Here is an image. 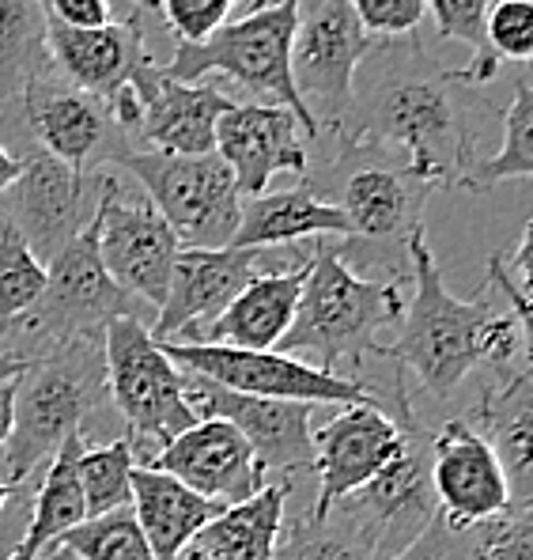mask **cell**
Listing matches in <instances>:
<instances>
[{
    "label": "cell",
    "mask_w": 533,
    "mask_h": 560,
    "mask_svg": "<svg viewBox=\"0 0 533 560\" xmlns=\"http://www.w3.org/2000/svg\"><path fill=\"white\" fill-rule=\"evenodd\" d=\"M348 4L371 38L416 35L424 20V0H348Z\"/></svg>",
    "instance_id": "obj_40"
},
{
    "label": "cell",
    "mask_w": 533,
    "mask_h": 560,
    "mask_svg": "<svg viewBox=\"0 0 533 560\" xmlns=\"http://www.w3.org/2000/svg\"><path fill=\"white\" fill-rule=\"evenodd\" d=\"M431 492L439 515L454 526L488 523L514 508L496 451L462 417L431 432Z\"/></svg>",
    "instance_id": "obj_21"
},
{
    "label": "cell",
    "mask_w": 533,
    "mask_h": 560,
    "mask_svg": "<svg viewBox=\"0 0 533 560\" xmlns=\"http://www.w3.org/2000/svg\"><path fill=\"white\" fill-rule=\"evenodd\" d=\"M375 38L348 0H299L292 35V84L318 137L337 133L352 103V77Z\"/></svg>",
    "instance_id": "obj_12"
},
{
    "label": "cell",
    "mask_w": 533,
    "mask_h": 560,
    "mask_svg": "<svg viewBox=\"0 0 533 560\" xmlns=\"http://www.w3.org/2000/svg\"><path fill=\"white\" fill-rule=\"evenodd\" d=\"M216 155L232 167L235 186L246 197L265 194L273 175L303 178L310 171V137L284 106L232 103L216 121Z\"/></svg>",
    "instance_id": "obj_20"
},
{
    "label": "cell",
    "mask_w": 533,
    "mask_h": 560,
    "mask_svg": "<svg viewBox=\"0 0 533 560\" xmlns=\"http://www.w3.org/2000/svg\"><path fill=\"white\" fill-rule=\"evenodd\" d=\"M133 4L137 8H152V12H155V4H159V0H133Z\"/></svg>",
    "instance_id": "obj_48"
},
{
    "label": "cell",
    "mask_w": 533,
    "mask_h": 560,
    "mask_svg": "<svg viewBox=\"0 0 533 560\" xmlns=\"http://www.w3.org/2000/svg\"><path fill=\"white\" fill-rule=\"evenodd\" d=\"M337 508L356 518L359 530L371 538L379 560L398 557L439 512L436 492H431V432L421 428L408 440V451L387 474L352 492Z\"/></svg>",
    "instance_id": "obj_19"
},
{
    "label": "cell",
    "mask_w": 533,
    "mask_h": 560,
    "mask_svg": "<svg viewBox=\"0 0 533 560\" xmlns=\"http://www.w3.org/2000/svg\"><path fill=\"white\" fill-rule=\"evenodd\" d=\"M322 235L348 238V220H344L341 209L310 194V186L295 183L288 189H276V194L246 197L232 246H239V250H281L288 243Z\"/></svg>",
    "instance_id": "obj_27"
},
{
    "label": "cell",
    "mask_w": 533,
    "mask_h": 560,
    "mask_svg": "<svg viewBox=\"0 0 533 560\" xmlns=\"http://www.w3.org/2000/svg\"><path fill=\"white\" fill-rule=\"evenodd\" d=\"M163 352L186 375L209 378V383L246 394V398L307 401V406H371V401H379L359 378L318 372V368L299 364V360L284 357V352H250L227 349V345L182 341H167Z\"/></svg>",
    "instance_id": "obj_13"
},
{
    "label": "cell",
    "mask_w": 533,
    "mask_h": 560,
    "mask_svg": "<svg viewBox=\"0 0 533 560\" xmlns=\"http://www.w3.org/2000/svg\"><path fill=\"white\" fill-rule=\"evenodd\" d=\"M137 103H141V126L137 140L147 152L167 155H204L216 152V121L235 103L216 84H178L167 80L155 61H147L133 80Z\"/></svg>",
    "instance_id": "obj_23"
},
{
    "label": "cell",
    "mask_w": 533,
    "mask_h": 560,
    "mask_svg": "<svg viewBox=\"0 0 533 560\" xmlns=\"http://www.w3.org/2000/svg\"><path fill=\"white\" fill-rule=\"evenodd\" d=\"M106 175L110 171L80 175L35 148L23 155L20 178L0 194V220L49 266L95 220Z\"/></svg>",
    "instance_id": "obj_14"
},
{
    "label": "cell",
    "mask_w": 533,
    "mask_h": 560,
    "mask_svg": "<svg viewBox=\"0 0 533 560\" xmlns=\"http://www.w3.org/2000/svg\"><path fill=\"white\" fill-rule=\"evenodd\" d=\"M186 375V372H182ZM190 401L197 417H220L250 443L261 474H276V481L292 477L295 469H310L315 443H310V413L307 401H273V398H246V394L224 390L209 378L186 375Z\"/></svg>",
    "instance_id": "obj_18"
},
{
    "label": "cell",
    "mask_w": 533,
    "mask_h": 560,
    "mask_svg": "<svg viewBox=\"0 0 533 560\" xmlns=\"http://www.w3.org/2000/svg\"><path fill=\"white\" fill-rule=\"evenodd\" d=\"M15 492H20V485H8V481H0V512H4V508H8V500H12Z\"/></svg>",
    "instance_id": "obj_45"
},
{
    "label": "cell",
    "mask_w": 533,
    "mask_h": 560,
    "mask_svg": "<svg viewBox=\"0 0 533 560\" xmlns=\"http://www.w3.org/2000/svg\"><path fill=\"white\" fill-rule=\"evenodd\" d=\"M273 4H281V0H250L246 12H261V8H273Z\"/></svg>",
    "instance_id": "obj_47"
},
{
    "label": "cell",
    "mask_w": 533,
    "mask_h": 560,
    "mask_svg": "<svg viewBox=\"0 0 533 560\" xmlns=\"http://www.w3.org/2000/svg\"><path fill=\"white\" fill-rule=\"evenodd\" d=\"M473 88L436 61L416 35L375 38L352 77L337 140H375L401 152L431 186H458L473 160Z\"/></svg>",
    "instance_id": "obj_1"
},
{
    "label": "cell",
    "mask_w": 533,
    "mask_h": 560,
    "mask_svg": "<svg viewBox=\"0 0 533 560\" xmlns=\"http://www.w3.org/2000/svg\"><path fill=\"white\" fill-rule=\"evenodd\" d=\"M137 178L152 209L167 220L182 250H224L239 228L242 194L216 152L167 155L133 148L118 163Z\"/></svg>",
    "instance_id": "obj_10"
},
{
    "label": "cell",
    "mask_w": 533,
    "mask_h": 560,
    "mask_svg": "<svg viewBox=\"0 0 533 560\" xmlns=\"http://www.w3.org/2000/svg\"><path fill=\"white\" fill-rule=\"evenodd\" d=\"M491 0H424V12H431L436 20V35L442 43H458L473 49V61L465 69H458V80L465 88H477L496 80L499 61L488 54L485 46V15Z\"/></svg>",
    "instance_id": "obj_34"
},
{
    "label": "cell",
    "mask_w": 533,
    "mask_h": 560,
    "mask_svg": "<svg viewBox=\"0 0 533 560\" xmlns=\"http://www.w3.org/2000/svg\"><path fill=\"white\" fill-rule=\"evenodd\" d=\"M405 280H367L337 254V246H310L299 307L284 334V357L318 372L341 375V364H359L367 352H382L379 334L405 311Z\"/></svg>",
    "instance_id": "obj_4"
},
{
    "label": "cell",
    "mask_w": 533,
    "mask_h": 560,
    "mask_svg": "<svg viewBox=\"0 0 533 560\" xmlns=\"http://www.w3.org/2000/svg\"><path fill=\"white\" fill-rule=\"evenodd\" d=\"M84 435H69L61 443V451L49 458L43 481H38L35 497H31L27 526H23V538L15 546L12 560H38L64 530H72V526H80L87 518L84 497H80L76 485V458L84 451Z\"/></svg>",
    "instance_id": "obj_29"
},
{
    "label": "cell",
    "mask_w": 533,
    "mask_h": 560,
    "mask_svg": "<svg viewBox=\"0 0 533 560\" xmlns=\"http://www.w3.org/2000/svg\"><path fill=\"white\" fill-rule=\"evenodd\" d=\"M141 300L114 284L98 258L95 220L46 266V288L23 315L0 323V360L27 368L31 360L72 341H103L118 318H141Z\"/></svg>",
    "instance_id": "obj_6"
},
{
    "label": "cell",
    "mask_w": 533,
    "mask_h": 560,
    "mask_svg": "<svg viewBox=\"0 0 533 560\" xmlns=\"http://www.w3.org/2000/svg\"><path fill=\"white\" fill-rule=\"evenodd\" d=\"M110 406L106 394L103 341H72L23 368L15 394L12 435L0 451L8 485H23L35 469L61 451L69 435H84L87 424Z\"/></svg>",
    "instance_id": "obj_5"
},
{
    "label": "cell",
    "mask_w": 533,
    "mask_h": 560,
    "mask_svg": "<svg viewBox=\"0 0 533 560\" xmlns=\"http://www.w3.org/2000/svg\"><path fill=\"white\" fill-rule=\"evenodd\" d=\"M504 121V148L496 155H473L470 167L462 171L458 186L462 189H491L499 183H511V178H530L533 171V92L530 77L514 80L511 103L499 110Z\"/></svg>",
    "instance_id": "obj_31"
},
{
    "label": "cell",
    "mask_w": 533,
    "mask_h": 560,
    "mask_svg": "<svg viewBox=\"0 0 533 560\" xmlns=\"http://www.w3.org/2000/svg\"><path fill=\"white\" fill-rule=\"evenodd\" d=\"M276 250H239V246H224V250H182L170 269L167 295L159 303L155 326L147 329L155 345L182 341L193 345L201 329L216 323L224 307L250 284L253 277L273 273Z\"/></svg>",
    "instance_id": "obj_17"
},
{
    "label": "cell",
    "mask_w": 533,
    "mask_h": 560,
    "mask_svg": "<svg viewBox=\"0 0 533 560\" xmlns=\"http://www.w3.org/2000/svg\"><path fill=\"white\" fill-rule=\"evenodd\" d=\"M95 232L98 258H103L106 273L114 277V284L159 311L170 284V269L182 254L167 220L152 209L144 194H129L118 178L106 175L95 212Z\"/></svg>",
    "instance_id": "obj_16"
},
{
    "label": "cell",
    "mask_w": 533,
    "mask_h": 560,
    "mask_svg": "<svg viewBox=\"0 0 533 560\" xmlns=\"http://www.w3.org/2000/svg\"><path fill=\"white\" fill-rule=\"evenodd\" d=\"M46 49H49V69H54L64 84L103 98V103L110 106L121 133L129 140H137L141 103H137L133 80H137V72L152 61L144 31H141V15L133 12L121 23L110 20L106 27H84V31L49 23Z\"/></svg>",
    "instance_id": "obj_15"
},
{
    "label": "cell",
    "mask_w": 533,
    "mask_h": 560,
    "mask_svg": "<svg viewBox=\"0 0 533 560\" xmlns=\"http://www.w3.org/2000/svg\"><path fill=\"white\" fill-rule=\"evenodd\" d=\"M393 390H398V420L382 409V401H371V406H344L318 432H310V443H315L310 469L318 474V497L307 512L310 518H325L341 500L387 474L408 451V440L421 432V420L413 413L401 372Z\"/></svg>",
    "instance_id": "obj_11"
},
{
    "label": "cell",
    "mask_w": 533,
    "mask_h": 560,
    "mask_svg": "<svg viewBox=\"0 0 533 560\" xmlns=\"http://www.w3.org/2000/svg\"><path fill=\"white\" fill-rule=\"evenodd\" d=\"M20 171H23V160H20V155H12L4 144H0V194H4V189L12 186L15 178H20Z\"/></svg>",
    "instance_id": "obj_44"
},
{
    "label": "cell",
    "mask_w": 533,
    "mask_h": 560,
    "mask_svg": "<svg viewBox=\"0 0 533 560\" xmlns=\"http://www.w3.org/2000/svg\"><path fill=\"white\" fill-rule=\"evenodd\" d=\"M485 46L496 61L526 65L533 54V0H491L485 15Z\"/></svg>",
    "instance_id": "obj_38"
},
{
    "label": "cell",
    "mask_w": 533,
    "mask_h": 560,
    "mask_svg": "<svg viewBox=\"0 0 533 560\" xmlns=\"http://www.w3.org/2000/svg\"><path fill=\"white\" fill-rule=\"evenodd\" d=\"M27 512H31V477L20 485V492L8 500L4 512H0V560H12L15 546H20V538H23V526H27Z\"/></svg>",
    "instance_id": "obj_42"
},
{
    "label": "cell",
    "mask_w": 533,
    "mask_h": 560,
    "mask_svg": "<svg viewBox=\"0 0 533 560\" xmlns=\"http://www.w3.org/2000/svg\"><path fill=\"white\" fill-rule=\"evenodd\" d=\"M299 0H281L261 12H246L242 20H232L220 27L209 43H178L170 65H159L163 77L178 84H201L209 77L232 80L242 88L253 103L284 106L299 118L303 133L318 140V129L310 114L303 110L292 84V35Z\"/></svg>",
    "instance_id": "obj_7"
},
{
    "label": "cell",
    "mask_w": 533,
    "mask_h": 560,
    "mask_svg": "<svg viewBox=\"0 0 533 560\" xmlns=\"http://www.w3.org/2000/svg\"><path fill=\"white\" fill-rule=\"evenodd\" d=\"M273 560H379V553L356 518L333 508L325 518L299 515L284 526Z\"/></svg>",
    "instance_id": "obj_33"
},
{
    "label": "cell",
    "mask_w": 533,
    "mask_h": 560,
    "mask_svg": "<svg viewBox=\"0 0 533 560\" xmlns=\"http://www.w3.org/2000/svg\"><path fill=\"white\" fill-rule=\"evenodd\" d=\"M103 364L110 406L126 420L133 451H144V463L201 420L182 368L170 364L141 318H118L103 329Z\"/></svg>",
    "instance_id": "obj_8"
},
{
    "label": "cell",
    "mask_w": 533,
    "mask_h": 560,
    "mask_svg": "<svg viewBox=\"0 0 533 560\" xmlns=\"http://www.w3.org/2000/svg\"><path fill=\"white\" fill-rule=\"evenodd\" d=\"M0 129L8 137V152L27 155L46 152L61 160L64 167L92 175V171H110L133 152V140L118 129L110 106L103 98L64 84L57 72H46L23 92L15 114L0 118Z\"/></svg>",
    "instance_id": "obj_9"
},
{
    "label": "cell",
    "mask_w": 533,
    "mask_h": 560,
    "mask_svg": "<svg viewBox=\"0 0 533 560\" xmlns=\"http://www.w3.org/2000/svg\"><path fill=\"white\" fill-rule=\"evenodd\" d=\"M49 549H64L76 560H155L129 508L98 518H84L80 526L64 530Z\"/></svg>",
    "instance_id": "obj_35"
},
{
    "label": "cell",
    "mask_w": 533,
    "mask_h": 560,
    "mask_svg": "<svg viewBox=\"0 0 533 560\" xmlns=\"http://www.w3.org/2000/svg\"><path fill=\"white\" fill-rule=\"evenodd\" d=\"M137 526H141L147 549L155 560H182L186 546L209 518L224 512L216 500L197 497L182 481L159 474L152 466H133V500H129Z\"/></svg>",
    "instance_id": "obj_28"
},
{
    "label": "cell",
    "mask_w": 533,
    "mask_h": 560,
    "mask_svg": "<svg viewBox=\"0 0 533 560\" xmlns=\"http://www.w3.org/2000/svg\"><path fill=\"white\" fill-rule=\"evenodd\" d=\"M144 466L175 477L197 497L216 500L224 508L242 504L265 485V474H261L250 443L220 417H201L193 428L175 435L159 455L147 458Z\"/></svg>",
    "instance_id": "obj_22"
},
{
    "label": "cell",
    "mask_w": 533,
    "mask_h": 560,
    "mask_svg": "<svg viewBox=\"0 0 533 560\" xmlns=\"http://www.w3.org/2000/svg\"><path fill=\"white\" fill-rule=\"evenodd\" d=\"M20 364H4L0 360V451H4L8 435H12V417H15V394H20Z\"/></svg>",
    "instance_id": "obj_43"
},
{
    "label": "cell",
    "mask_w": 533,
    "mask_h": 560,
    "mask_svg": "<svg viewBox=\"0 0 533 560\" xmlns=\"http://www.w3.org/2000/svg\"><path fill=\"white\" fill-rule=\"evenodd\" d=\"M46 27L38 0H0V118L15 114L23 92L49 72Z\"/></svg>",
    "instance_id": "obj_30"
},
{
    "label": "cell",
    "mask_w": 533,
    "mask_h": 560,
    "mask_svg": "<svg viewBox=\"0 0 533 560\" xmlns=\"http://www.w3.org/2000/svg\"><path fill=\"white\" fill-rule=\"evenodd\" d=\"M307 266H310V246L295 266L253 277L250 284L227 303L224 315L201 329V337H197L193 345H227V349L276 352L284 334L292 329L303 280H307Z\"/></svg>",
    "instance_id": "obj_24"
},
{
    "label": "cell",
    "mask_w": 533,
    "mask_h": 560,
    "mask_svg": "<svg viewBox=\"0 0 533 560\" xmlns=\"http://www.w3.org/2000/svg\"><path fill=\"white\" fill-rule=\"evenodd\" d=\"M43 288H46V266L0 220V323H12L15 315H23L43 295Z\"/></svg>",
    "instance_id": "obj_36"
},
{
    "label": "cell",
    "mask_w": 533,
    "mask_h": 560,
    "mask_svg": "<svg viewBox=\"0 0 533 560\" xmlns=\"http://www.w3.org/2000/svg\"><path fill=\"white\" fill-rule=\"evenodd\" d=\"M239 0H159L155 12L163 15V23L170 27V35L178 43H209L220 27L232 23V12Z\"/></svg>",
    "instance_id": "obj_39"
},
{
    "label": "cell",
    "mask_w": 533,
    "mask_h": 560,
    "mask_svg": "<svg viewBox=\"0 0 533 560\" xmlns=\"http://www.w3.org/2000/svg\"><path fill=\"white\" fill-rule=\"evenodd\" d=\"M473 560H533V512L507 508L488 523L465 526Z\"/></svg>",
    "instance_id": "obj_37"
},
{
    "label": "cell",
    "mask_w": 533,
    "mask_h": 560,
    "mask_svg": "<svg viewBox=\"0 0 533 560\" xmlns=\"http://www.w3.org/2000/svg\"><path fill=\"white\" fill-rule=\"evenodd\" d=\"M408 280L413 300H405L398 318L401 334L393 345H382V357H390L405 378H421L431 398L447 401L477 368H496L504 375L514 357L526 360L522 341H530V334L514 311H491L485 295H450L424 232L408 238Z\"/></svg>",
    "instance_id": "obj_2"
},
{
    "label": "cell",
    "mask_w": 533,
    "mask_h": 560,
    "mask_svg": "<svg viewBox=\"0 0 533 560\" xmlns=\"http://www.w3.org/2000/svg\"><path fill=\"white\" fill-rule=\"evenodd\" d=\"M481 440L496 451L511 485V504L530 508L533 489V378L530 360L499 375L496 386L481 394L470 417H462Z\"/></svg>",
    "instance_id": "obj_25"
},
{
    "label": "cell",
    "mask_w": 533,
    "mask_h": 560,
    "mask_svg": "<svg viewBox=\"0 0 533 560\" xmlns=\"http://www.w3.org/2000/svg\"><path fill=\"white\" fill-rule=\"evenodd\" d=\"M133 466L137 451L126 432L106 443H95V447L84 443V451L76 458V485L80 497H84L87 518L129 508V500H133Z\"/></svg>",
    "instance_id": "obj_32"
},
{
    "label": "cell",
    "mask_w": 533,
    "mask_h": 560,
    "mask_svg": "<svg viewBox=\"0 0 533 560\" xmlns=\"http://www.w3.org/2000/svg\"><path fill=\"white\" fill-rule=\"evenodd\" d=\"M292 477L265 481L250 500L227 504L193 534L182 560H273L288 515Z\"/></svg>",
    "instance_id": "obj_26"
},
{
    "label": "cell",
    "mask_w": 533,
    "mask_h": 560,
    "mask_svg": "<svg viewBox=\"0 0 533 560\" xmlns=\"http://www.w3.org/2000/svg\"><path fill=\"white\" fill-rule=\"evenodd\" d=\"M299 183L348 220L352 235L337 243L341 258L352 254L348 269H390V280H408V238L424 232V205L436 186L405 155L375 140H337V152Z\"/></svg>",
    "instance_id": "obj_3"
},
{
    "label": "cell",
    "mask_w": 533,
    "mask_h": 560,
    "mask_svg": "<svg viewBox=\"0 0 533 560\" xmlns=\"http://www.w3.org/2000/svg\"><path fill=\"white\" fill-rule=\"evenodd\" d=\"M390 560H473L470 557V538H465V526L447 523L439 512L431 515V523Z\"/></svg>",
    "instance_id": "obj_41"
},
{
    "label": "cell",
    "mask_w": 533,
    "mask_h": 560,
    "mask_svg": "<svg viewBox=\"0 0 533 560\" xmlns=\"http://www.w3.org/2000/svg\"><path fill=\"white\" fill-rule=\"evenodd\" d=\"M38 560H76V557H72V553H64V549H46V553L38 557Z\"/></svg>",
    "instance_id": "obj_46"
}]
</instances>
